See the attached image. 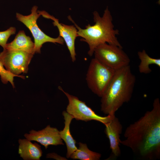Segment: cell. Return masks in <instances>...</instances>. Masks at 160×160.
Instances as JSON below:
<instances>
[{
    "mask_svg": "<svg viewBox=\"0 0 160 160\" xmlns=\"http://www.w3.org/2000/svg\"><path fill=\"white\" fill-rule=\"evenodd\" d=\"M126 139L120 143L130 148L140 159L154 160L160 157V102H153V108L126 129Z\"/></svg>",
    "mask_w": 160,
    "mask_h": 160,
    "instance_id": "obj_1",
    "label": "cell"
},
{
    "mask_svg": "<svg viewBox=\"0 0 160 160\" xmlns=\"http://www.w3.org/2000/svg\"><path fill=\"white\" fill-rule=\"evenodd\" d=\"M136 81L129 65L116 71L101 97V110L104 114H115L131 98Z\"/></svg>",
    "mask_w": 160,
    "mask_h": 160,
    "instance_id": "obj_2",
    "label": "cell"
},
{
    "mask_svg": "<svg viewBox=\"0 0 160 160\" xmlns=\"http://www.w3.org/2000/svg\"><path fill=\"white\" fill-rule=\"evenodd\" d=\"M93 15L95 24L92 25L88 24L84 29L79 26L70 16L68 17L76 28L78 37H81V40L88 44V55L92 56L95 48L104 43L122 47L116 37V36L119 34V31L114 28L112 17L108 7L105 10L102 17L96 11L93 12Z\"/></svg>",
    "mask_w": 160,
    "mask_h": 160,
    "instance_id": "obj_3",
    "label": "cell"
},
{
    "mask_svg": "<svg viewBox=\"0 0 160 160\" xmlns=\"http://www.w3.org/2000/svg\"><path fill=\"white\" fill-rule=\"evenodd\" d=\"M115 71L95 57L92 59L86 75V80L88 88L93 93L101 97Z\"/></svg>",
    "mask_w": 160,
    "mask_h": 160,
    "instance_id": "obj_4",
    "label": "cell"
},
{
    "mask_svg": "<svg viewBox=\"0 0 160 160\" xmlns=\"http://www.w3.org/2000/svg\"><path fill=\"white\" fill-rule=\"evenodd\" d=\"M93 54L99 61L115 71L129 65L130 62L122 47L107 43L98 46Z\"/></svg>",
    "mask_w": 160,
    "mask_h": 160,
    "instance_id": "obj_5",
    "label": "cell"
},
{
    "mask_svg": "<svg viewBox=\"0 0 160 160\" xmlns=\"http://www.w3.org/2000/svg\"><path fill=\"white\" fill-rule=\"evenodd\" d=\"M37 8V6H33L31 9V14L28 15H24L17 13L16 17L30 31L34 39L35 52L40 53L41 48L45 43L49 42L63 44L64 41L59 36L56 38L49 36L40 29L37 24V21L41 15L38 12Z\"/></svg>",
    "mask_w": 160,
    "mask_h": 160,
    "instance_id": "obj_6",
    "label": "cell"
},
{
    "mask_svg": "<svg viewBox=\"0 0 160 160\" xmlns=\"http://www.w3.org/2000/svg\"><path fill=\"white\" fill-rule=\"evenodd\" d=\"M59 88L68 99V103L66 111L76 120L85 121L94 120L105 124L109 121L115 116V114H109L106 116H99L88 106L84 102L65 91L61 87H59Z\"/></svg>",
    "mask_w": 160,
    "mask_h": 160,
    "instance_id": "obj_7",
    "label": "cell"
},
{
    "mask_svg": "<svg viewBox=\"0 0 160 160\" xmlns=\"http://www.w3.org/2000/svg\"><path fill=\"white\" fill-rule=\"evenodd\" d=\"M33 55L21 50L9 51L3 49L0 53V62L11 73L18 75L26 73Z\"/></svg>",
    "mask_w": 160,
    "mask_h": 160,
    "instance_id": "obj_8",
    "label": "cell"
},
{
    "mask_svg": "<svg viewBox=\"0 0 160 160\" xmlns=\"http://www.w3.org/2000/svg\"><path fill=\"white\" fill-rule=\"evenodd\" d=\"M38 12L44 17L52 20L54 26H56L59 31V36L65 42L69 51L71 60L73 62L76 60L75 41L78 37L77 30L73 25H68L60 23L58 19L44 11H39Z\"/></svg>",
    "mask_w": 160,
    "mask_h": 160,
    "instance_id": "obj_9",
    "label": "cell"
},
{
    "mask_svg": "<svg viewBox=\"0 0 160 160\" xmlns=\"http://www.w3.org/2000/svg\"><path fill=\"white\" fill-rule=\"evenodd\" d=\"M59 132L56 128L49 125L44 129L38 131L32 130L29 133L25 134L24 136L28 140L34 141L40 143L47 149L49 145H64Z\"/></svg>",
    "mask_w": 160,
    "mask_h": 160,
    "instance_id": "obj_10",
    "label": "cell"
},
{
    "mask_svg": "<svg viewBox=\"0 0 160 160\" xmlns=\"http://www.w3.org/2000/svg\"><path fill=\"white\" fill-rule=\"evenodd\" d=\"M105 133L108 138L112 154L114 158L121 154L119 145L121 142L120 135L121 133L122 126L119 119L115 116L108 122L104 124Z\"/></svg>",
    "mask_w": 160,
    "mask_h": 160,
    "instance_id": "obj_11",
    "label": "cell"
},
{
    "mask_svg": "<svg viewBox=\"0 0 160 160\" xmlns=\"http://www.w3.org/2000/svg\"><path fill=\"white\" fill-rule=\"evenodd\" d=\"M18 153L24 160H39L42 152L40 145L32 143L27 139H20L18 141Z\"/></svg>",
    "mask_w": 160,
    "mask_h": 160,
    "instance_id": "obj_12",
    "label": "cell"
},
{
    "mask_svg": "<svg viewBox=\"0 0 160 160\" xmlns=\"http://www.w3.org/2000/svg\"><path fill=\"white\" fill-rule=\"evenodd\" d=\"M3 49L9 51L21 50L33 55L35 53L34 43L23 30L20 31L14 40L7 44Z\"/></svg>",
    "mask_w": 160,
    "mask_h": 160,
    "instance_id": "obj_13",
    "label": "cell"
},
{
    "mask_svg": "<svg viewBox=\"0 0 160 160\" xmlns=\"http://www.w3.org/2000/svg\"><path fill=\"white\" fill-rule=\"evenodd\" d=\"M62 114L65 120V126L63 130L60 131L59 134L61 138L66 144L67 148L66 157L68 158L77 149L76 146V141L72 137L70 131V125L74 118L66 111H63Z\"/></svg>",
    "mask_w": 160,
    "mask_h": 160,
    "instance_id": "obj_14",
    "label": "cell"
},
{
    "mask_svg": "<svg viewBox=\"0 0 160 160\" xmlns=\"http://www.w3.org/2000/svg\"><path fill=\"white\" fill-rule=\"evenodd\" d=\"M79 148L71 155L70 158L81 160H98L101 154L90 150L87 145L81 142L79 143Z\"/></svg>",
    "mask_w": 160,
    "mask_h": 160,
    "instance_id": "obj_15",
    "label": "cell"
},
{
    "mask_svg": "<svg viewBox=\"0 0 160 160\" xmlns=\"http://www.w3.org/2000/svg\"><path fill=\"white\" fill-rule=\"evenodd\" d=\"M137 55L140 62L138 66L139 71L140 73L145 74L152 71L149 67L151 65H155L160 68V59L150 57L145 50L138 52Z\"/></svg>",
    "mask_w": 160,
    "mask_h": 160,
    "instance_id": "obj_16",
    "label": "cell"
},
{
    "mask_svg": "<svg viewBox=\"0 0 160 160\" xmlns=\"http://www.w3.org/2000/svg\"><path fill=\"white\" fill-rule=\"evenodd\" d=\"M0 76L2 82L4 84H7L9 82L13 87L14 86V77L18 76L23 79L24 76H22L17 75L13 74L5 69L2 63L0 62Z\"/></svg>",
    "mask_w": 160,
    "mask_h": 160,
    "instance_id": "obj_17",
    "label": "cell"
},
{
    "mask_svg": "<svg viewBox=\"0 0 160 160\" xmlns=\"http://www.w3.org/2000/svg\"><path fill=\"white\" fill-rule=\"evenodd\" d=\"M16 29L15 27H10L6 31L0 32V45L3 49L6 46L9 37L15 33Z\"/></svg>",
    "mask_w": 160,
    "mask_h": 160,
    "instance_id": "obj_18",
    "label": "cell"
},
{
    "mask_svg": "<svg viewBox=\"0 0 160 160\" xmlns=\"http://www.w3.org/2000/svg\"><path fill=\"white\" fill-rule=\"evenodd\" d=\"M46 157L47 158H52L56 160H67L65 157L60 156L54 153L47 154V155Z\"/></svg>",
    "mask_w": 160,
    "mask_h": 160,
    "instance_id": "obj_19",
    "label": "cell"
}]
</instances>
